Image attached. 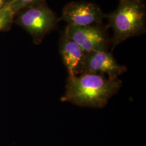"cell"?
I'll return each mask as SVG.
<instances>
[{
	"label": "cell",
	"mask_w": 146,
	"mask_h": 146,
	"mask_svg": "<svg viewBox=\"0 0 146 146\" xmlns=\"http://www.w3.org/2000/svg\"><path fill=\"white\" fill-rule=\"evenodd\" d=\"M122 84L118 78L110 79L98 74L84 73L68 76L61 101L80 107L102 108L117 94Z\"/></svg>",
	"instance_id": "obj_1"
},
{
	"label": "cell",
	"mask_w": 146,
	"mask_h": 146,
	"mask_svg": "<svg viewBox=\"0 0 146 146\" xmlns=\"http://www.w3.org/2000/svg\"><path fill=\"white\" fill-rule=\"evenodd\" d=\"M146 11L144 0H119L117 8L106 16L113 31L112 50L127 39L144 33Z\"/></svg>",
	"instance_id": "obj_2"
},
{
	"label": "cell",
	"mask_w": 146,
	"mask_h": 146,
	"mask_svg": "<svg viewBox=\"0 0 146 146\" xmlns=\"http://www.w3.org/2000/svg\"><path fill=\"white\" fill-rule=\"evenodd\" d=\"M28 8L19 15L17 22L31 35L35 42H40L56 25L58 19L46 5H34Z\"/></svg>",
	"instance_id": "obj_3"
},
{
	"label": "cell",
	"mask_w": 146,
	"mask_h": 146,
	"mask_svg": "<svg viewBox=\"0 0 146 146\" xmlns=\"http://www.w3.org/2000/svg\"><path fill=\"white\" fill-rule=\"evenodd\" d=\"M126 71V67L117 62L110 52L102 50L85 54L78 75L84 73L105 74L108 78L115 79Z\"/></svg>",
	"instance_id": "obj_4"
},
{
	"label": "cell",
	"mask_w": 146,
	"mask_h": 146,
	"mask_svg": "<svg viewBox=\"0 0 146 146\" xmlns=\"http://www.w3.org/2000/svg\"><path fill=\"white\" fill-rule=\"evenodd\" d=\"M104 17L105 15L95 3L72 2L63 8L60 20L66 22L69 26H87L99 25Z\"/></svg>",
	"instance_id": "obj_5"
},
{
	"label": "cell",
	"mask_w": 146,
	"mask_h": 146,
	"mask_svg": "<svg viewBox=\"0 0 146 146\" xmlns=\"http://www.w3.org/2000/svg\"><path fill=\"white\" fill-rule=\"evenodd\" d=\"M64 31L86 53L107 50V37L98 25L81 27L68 25Z\"/></svg>",
	"instance_id": "obj_6"
},
{
	"label": "cell",
	"mask_w": 146,
	"mask_h": 146,
	"mask_svg": "<svg viewBox=\"0 0 146 146\" xmlns=\"http://www.w3.org/2000/svg\"><path fill=\"white\" fill-rule=\"evenodd\" d=\"M59 50L68 73V76L78 75L86 52L64 31L61 35Z\"/></svg>",
	"instance_id": "obj_7"
},
{
	"label": "cell",
	"mask_w": 146,
	"mask_h": 146,
	"mask_svg": "<svg viewBox=\"0 0 146 146\" xmlns=\"http://www.w3.org/2000/svg\"><path fill=\"white\" fill-rule=\"evenodd\" d=\"M14 15V13L7 3L0 9V31L9 27L13 20Z\"/></svg>",
	"instance_id": "obj_8"
},
{
	"label": "cell",
	"mask_w": 146,
	"mask_h": 146,
	"mask_svg": "<svg viewBox=\"0 0 146 146\" xmlns=\"http://www.w3.org/2000/svg\"><path fill=\"white\" fill-rule=\"evenodd\" d=\"M40 1L41 0H13L7 3L10 6L11 10L15 14L22 9L34 5Z\"/></svg>",
	"instance_id": "obj_9"
},
{
	"label": "cell",
	"mask_w": 146,
	"mask_h": 146,
	"mask_svg": "<svg viewBox=\"0 0 146 146\" xmlns=\"http://www.w3.org/2000/svg\"><path fill=\"white\" fill-rule=\"evenodd\" d=\"M5 5V0H0V9L3 8Z\"/></svg>",
	"instance_id": "obj_10"
},
{
	"label": "cell",
	"mask_w": 146,
	"mask_h": 146,
	"mask_svg": "<svg viewBox=\"0 0 146 146\" xmlns=\"http://www.w3.org/2000/svg\"><path fill=\"white\" fill-rule=\"evenodd\" d=\"M13 0H8V2H10L11 1H12Z\"/></svg>",
	"instance_id": "obj_11"
}]
</instances>
